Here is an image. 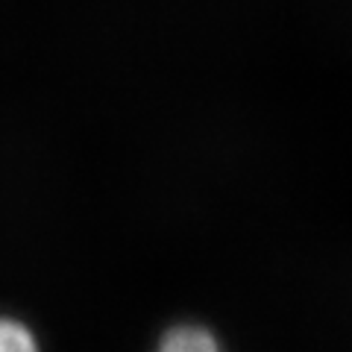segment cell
<instances>
[{
  "label": "cell",
  "mask_w": 352,
  "mask_h": 352,
  "mask_svg": "<svg viewBox=\"0 0 352 352\" xmlns=\"http://www.w3.org/2000/svg\"><path fill=\"white\" fill-rule=\"evenodd\" d=\"M159 352H217V344L203 332V329L182 326L164 338Z\"/></svg>",
  "instance_id": "obj_1"
},
{
  "label": "cell",
  "mask_w": 352,
  "mask_h": 352,
  "mask_svg": "<svg viewBox=\"0 0 352 352\" xmlns=\"http://www.w3.org/2000/svg\"><path fill=\"white\" fill-rule=\"evenodd\" d=\"M0 352H38L30 329L0 317Z\"/></svg>",
  "instance_id": "obj_2"
}]
</instances>
